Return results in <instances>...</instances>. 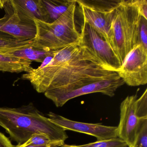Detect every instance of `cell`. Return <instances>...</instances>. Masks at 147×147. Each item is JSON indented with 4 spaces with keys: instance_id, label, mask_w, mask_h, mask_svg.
<instances>
[{
    "instance_id": "22",
    "label": "cell",
    "mask_w": 147,
    "mask_h": 147,
    "mask_svg": "<svg viewBox=\"0 0 147 147\" xmlns=\"http://www.w3.org/2000/svg\"><path fill=\"white\" fill-rule=\"evenodd\" d=\"M141 16L147 20V1L146 0H133Z\"/></svg>"
},
{
    "instance_id": "16",
    "label": "cell",
    "mask_w": 147,
    "mask_h": 147,
    "mask_svg": "<svg viewBox=\"0 0 147 147\" xmlns=\"http://www.w3.org/2000/svg\"><path fill=\"white\" fill-rule=\"evenodd\" d=\"M42 1L49 13L51 23L62 16L72 2V1Z\"/></svg>"
},
{
    "instance_id": "21",
    "label": "cell",
    "mask_w": 147,
    "mask_h": 147,
    "mask_svg": "<svg viewBox=\"0 0 147 147\" xmlns=\"http://www.w3.org/2000/svg\"><path fill=\"white\" fill-rule=\"evenodd\" d=\"M147 20L142 17L140 30L141 44L147 49Z\"/></svg>"
},
{
    "instance_id": "25",
    "label": "cell",
    "mask_w": 147,
    "mask_h": 147,
    "mask_svg": "<svg viewBox=\"0 0 147 147\" xmlns=\"http://www.w3.org/2000/svg\"><path fill=\"white\" fill-rule=\"evenodd\" d=\"M129 147V146H127V147Z\"/></svg>"
},
{
    "instance_id": "12",
    "label": "cell",
    "mask_w": 147,
    "mask_h": 147,
    "mask_svg": "<svg viewBox=\"0 0 147 147\" xmlns=\"http://www.w3.org/2000/svg\"><path fill=\"white\" fill-rule=\"evenodd\" d=\"M2 8L5 14L0 18V31L20 39H34L36 34L35 24L27 23L20 20L2 1Z\"/></svg>"
},
{
    "instance_id": "15",
    "label": "cell",
    "mask_w": 147,
    "mask_h": 147,
    "mask_svg": "<svg viewBox=\"0 0 147 147\" xmlns=\"http://www.w3.org/2000/svg\"><path fill=\"white\" fill-rule=\"evenodd\" d=\"M53 51H45L37 49L32 47H28L22 49L13 51L7 54L13 57L24 58L37 62L42 63L48 56L52 55Z\"/></svg>"
},
{
    "instance_id": "5",
    "label": "cell",
    "mask_w": 147,
    "mask_h": 147,
    "mask_svg": "<svg viewBox=\"0 0 147 147\" xmlns=\"http://www.w3.org/2000/svg\"><path fill=\"white\" fill-rule=\"evenodd\" d=\"M120 1L121 0H76L83 16V20L87 22L108 43V34L113 13Z\"/></svg>"
},
{
    "instance_id": "17",
    "label": "cell",
    "mask_w": 147,
    "mask_h": 147,
    "mask_svg": "<svg viewBox=\"0 0 147 147\" xmlns=\"http://www.w3.org/2000/svg\"><path fill=\"white\" fill-rule=\"evenodd\" d=\"M127 143L119 138L98 141L82 145H69L64 144L61 147H126Z\"/></svg>"
},
{
    "instance_id": "18",
    "label": "cell",
    "mask_w": 147,
    "mask_h": 147,
    "mask_svg": "<svg viewBox=\"0 0 147 147\" xmlns=\"http://www.w3.org/2000/svg\"><path fill=\"white\" fill-rule=\"evenodd\" d=\"M26 146L32 145V146H50L55 147H61L64 144V143L61 142L52 141L47 136L44 134H34L27 142L24 143Z\"/></svg>"
},
{
    "instance_id": "8",
    "label": "cell",
    "mask_w": 147,
    "mask_h": 147,
    "mask_svg": "<svg viewBox=\"0 0 147 147\" xmlns=\"http://www.w3.org/2000/svg\"><path fill=\"white\" fill-rule=\"evenodd\" d=\"M125 83L130 86L147 83V49L142 44L133 49L125 57L117 72Z\"/></svg>"
},
{
    "instance_id": "9",
    "label": "cell",
    "mask_w": 147,
    "mask_h": 147,
    "mask_svg": "<svg viewBox=\"0 0 147 147\" xmlns=\"http://www.w3.org/2000/svg\"><path fill=\"white\" fill-rule=\"evenodd\" d=\"M138 97L137 94L128 96L120 104L118 138L125 141L129 147H135L141 123L136 107Z\"/></svg>"
},
{
    "instance_id": "1",
    "label": "cell",
    "mask_w": 147,
    "mask_h": 147,
    "mask_svg": "<svg viewBox=\"0 0 147 147\" xmlns=\"http://www.w3.org/2000/svg\"><path fill=\"white\" fill-rule=\"evenodd\" d=\"M108 69L86 47L79 43L56 50L52 60L44 66L32 68L23 75L38 92L68 90L98 81L119 77Z\"/></svg>"
},
{
    "instance_id": "19",
    "label": "cell",
    "mask_w": 147,
    "mask_h": 147,
    "mask_svg": "<svg viewBox=\"0 0 147 147\" xmlns=\"http://www.w3.org/2000/svg\"><path fill=\"white\" fill-rule=\"evenodd\" d=\"M135 147H147V119H141Z\"/></svg>"
},
{
    "instance_id": "20",
    "label": "cell",
    "mask_w": 147,
    "mask_h": 147,
    "mask_svg": "<svg viewBox=\"0 0 147 147\" xmlns=\"http://www.w3.org/2000/svg\"><path fill=\"white\" fill-rule=\"evenodd\" d=\"M137 113L140 119H147V89H145L136 102Z\"/></svg>"
},
{
    "instance_id": "10",
    "label": "cell",
    "mask_w": 147,
    "mask_h": 147,
    "mask_svg": "<svg viewBox=\"0 0 147 147\" xmlns=\"http://www.w3.org/2000/svg\"><path fill=\"white\" fill-rule=\"evenodd\" d=\"M51 122L66 130L88 134L96 138L98 141L118 138L117 127L100 123H89L70 120L52 112L48 114Z\"/></svg>"
},
{
    "instance_id": "13",
    "label": "cell",
    "mask_w": 147,
    "mask_h": 147,
    "mask_svg": "<svg viewBox=\"0 0 147 147\" xmlns=\"http://www.w3.org/2000/svg\"><path fill=\"white\" fill-rule=\"evenodd\" d=\"M32 62L27 59L0 53V71L1 72L26 73L32 68Z\"/></svg>"
},
{
    "instance_id": "2",
    "label": "cell",
    "mask_w": 147,
    "mask_h": 147,
    "mask_svg": "<svg viewBox=\"0 0 147 147\" xmlns=\"http://www.w3.org/2000/svg\"><path fill=\"white\" fill-rule=\"evenodd\" d=\"M0 126L18 144L24 143L36 134L63 143L68 138L66 131L53 123L32 103L18 108L0 107Z\"/></svg>"
},
{
    "instance_id": "14",
    "label": "cell",
    "mask_w": 147,
    "mask_h": 147,
    "mask_svg": "<svg viewBox=\"0 0 147 147\" xmlns=\"http://www.w3.org/2000/svg\"><path fill=\"white\" fill-rule=\"evenodd\" d=\"M33 39H20L0 31V53L7 54L10 52L32 47Z\"/></svg>"
},
{
    "instance_id": "11",
    "label": "cell",
    "mask_w": 147,
    "mask_h": 147,
    "mask_svg": "<svg viewBox=\"0 0 147 147\" xmlns=\"http://www.w3.org/2000/svg\"><path fill=\"white\" fill-rule=\"evenodd\" d=\"M5 3L20 20L35 24L37 19L51 23L49 16L42 0H7Z\"/></svg>"
},
{
    "instance_id": "6",
    "label": "cell",
    "mask_w": 147,
    "mask_h": 147,
    "mask_svg": "<svg viewBox=\"0 0 147 147\" xmlns=\"http://www.w3.org/2000/svg\"><path fill=\"white\" fill-rule=\"evenodd\" d=\"M124 83L119 76L98 81L70 90L49 89L44 94L45 97L52 100L56 106L61 107L70 100L94 93H101L109 97H113L117 89Z\"/></svg>"
},
{
    "instance_id": "4",
    "label": "cell",
    "mask_w": 147,
    "mask_h": 147,
    "mask_svg": "<svg viewBox=\"0 0 147 147\" xmlns=\"http://www.w3.org/2000/svg\"><path fill=\"white\" fill-rule=\"evenodd\" d=\"M76 5V0H73L67 11L51 23L35 19L36 34L32 47L50 51L80 43L81 34L77 30L75 23Z\"/></svg>"
},
{
    "instance_id": "24",
    "label": "cell",
    "mask_w": 147,
    "mask_h": 147,
    "mask_svg": "<svg viewBox=\"0 0 147 147\" xmlns=\"http://www.w3.org/2000/svg\"><path fill=\"white\" fill-rule=\"evenodd\" d=\"M15 147H56L55 146H50V145H47V146H32V145H28V146H26L25 144L24 143L23 144H18V145H16Z\"/></svg>"
},
{
    "instance_id": "7",
    "label": "cell",
    "mask_w": 147,
    "mask_h": 147,
    "mask_svg": "<svg viewBox=\"0 0 147 147\" xmlns=\"http://www.w3.org/2000/svg\"><path fill=\"white\" fill-rule=\"evenodd\" d=\"M80 34L82 45L86 47L108 69L119 72L122 63L117 56L105 39L84 20Z\"/></svg>"
},
{
    "instance_id": "3",
    "label": "cell",
    "mask_w": 147,
    "mask_h": 147,
    "mask_svg": "<svg viewBox=\"0 0 147 147\" xmlns=\"http://www.w3.org/2000/svg\"><path fill=\"white\" fill-rule=\"evenodd\" d=\"M142 17L133 0H121L114 11L108 43L122 64L128 54L141 44Z\"/></svg>"
},
{
    "instance_id": "23",
    "label": "cell",
    "mask_w": 147,
    "mask_h": 147,
    "mask_svg": "<svg viewBox=\"0 0 147 147\" xmlns=\"http://www.w3.org/2000/svg\"><path fill=\"white\" fill-rule=\"evenodd\" d=\"M11 140L5 135L0 131V147H15Z\"/></svg>"
}]
</instances>
